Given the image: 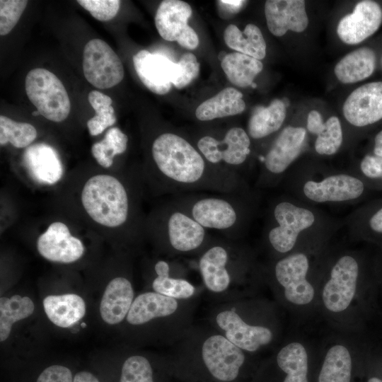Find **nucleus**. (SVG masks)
Returning a JSON list of instances; mask_svg holds the SVG:
<instances>
[{"mask_svg": "<svg viewBox=\"0 0 382 382\" xmlns=\"http://www.w3.org/2000/svg\"><path fill=\"white\" fill-rule=\"evenodd\" d=\"M178 74L173 82V86L181 89L195 79L199 73V64L192 53H185L177 63Z\"/></svg>", "mask_w": 382, "mask_h": 382, "instance_id": "nucleus-41", "label": "nucleus"}, {"mask_svg": "<svg viewBox=\"0 0 382 382\" xmlns=\"http://www.w3.org/2000/svg\"><path fill=\"white\" fill-rule=\"evenodd\" d=\"M34 303L28 296L13 295L0 299V340H6L12 325L18 320L30 316L34 311Z\"/></svg>", "mask_w": 382, "mask_h": 382, "instance_id": "nucleus-33", "label": "nucleus"}, {"mask_svg": "<svg viewBox=\"0 0 382 382\" xmlns=\"http://www.w3.org/2000/svg\"><path fill=\"white\" fill-rule=\"evenodd\" d=\"M367 226L372 233L378 236H382V206L369 216Z\"/></svg>", "mask_w": 382, "mask_h": 382, "instance_id": "nucleus-47", "label": "nucleus"}, {"mask_svg": "<svg viewBox=\"0 0 382 382\" xmlns=\"http://www.w3.org/2000/svg\"><path fill=\"white\" fill-rule=\"evenodd\" d=\"M120 382H154L150 361L141 355L128 357L122 365Z\"/></svg>", "mask_w": 382, "mask_h": 382, "instance_id": "nucleus-38", "label": "nucleus"}, {"mask_svg": "<svg viewBox=\"0 0 382 382\" xmlns=\"http://www.w3.org/2000/svg\"><path fill=\"white\" fill-rule=\"evenodd\" d=\"M28 1H0V35H6L15 27L25 10Z\"/></svg>", "mask_w": 382, "mask_h": 382, "instance_id": "nucleus-39", "label": "nucleus"}, {"mask_svg": "<svg viewBox=\"0 0 382 382\" xmlns=\"http://www.w3.org/2000/svg\"><path fill=\"white\" fill-rule=\"evenodd\" d=\"M43 307L48 318L61 328L72 326L86 313L83 299L74 294L47 296L43 300Z\"/></svg>", "mask_w": 382, "mask_h": 382, "instance_id": "nucleus-24", "label": "nucleus"}, {"mask_svg": "<svg viewBox=\"0 0 382 382\" xmlns=\"http://www.w3.org/2000/svg\"><path fill=\"white\" fill-rule=\"evenodd\" d=\"M34 126L27 122H18L6 116H0V144L8 142L14 147L21 149L29 146L37 137Z\"/></svg>", "mask_w": 382, "mask_h": 382, "instance_id": "nucleus-36", "label": "nucleus"}, {"mask_svg": "<svg viewBox=\"0 0 382 382\" xmlns=\"http://www.w3.org/2000/svg\"><path fill=\"white\" fill-rule=\"evenodd\" d=\"M352 368L349 349L340 343L332 345L325 354L318 382H350Z\"/></svg>", "mask_w": 382, "mask_h": 382, "instance_id": "nucleus-32", "label": "nucleus"}, {"mask_svg": "<svg viewBox=\"0 0 382 382\" xmlns=\"http://www.w3.org/2000/svg\"><path fill=\"white\" fill-rule=\"evenodd\" d=\"M226 45L240 52L258 60L266 55V42L260 28L254 24H248L241 31L236 25L231 24L224 32Z\"/></svg>", "mask_w": 382, "mask_h": 382, "instance_id": "nucleus-28", "label": "nucleus"}, {"mask_svg": "<svg viewBox=\"0 0 382 382\" xmlns=\"http://www.w3.org/2000/svg\"><path fill=\"white\" fill-rule=\"evenodd\" d=\"M127 141V135L118 127L110 128L102 141L93 144L92 155L99 165L110 168L113 163L114 157L126 151Z\"/></svg>", "mask_w": 382, "mask_h": 382, "instance_id": "nucleus-34", "label": "nucleus"}, {"mask_svg": "<svg viewBox=\"0 0 382 382\" xmlns=\"http://www.w3.org/2000/svg\"><path fill=\"white\" fill-rule=\"evenodd\" d=\"M37 248L46 260L61 263L75 262L84 253L81 241L73 236L68 226L60 221L52 223L39 236Z\"/></svg>", "mask_w": 382, "mask_h": 382, "instance_id": "nucleus-19", "label": "nucleus"}, {"mask_svg": "<svg viewBox=\"0 0 382 382\" xmlns=\"http://www.w3.org/2000/svg\"><path fill=\"white\" fill-rule=\"evenodd\" d=\"M286 115L283 100L274 99L267 107H256L248 122L247 132L253 139H261L278 131Z\"/></svg>", "mask_w": 382, "mask_h": 382, "instance_id": "nucleus-27", "label": "nucleus"}, {"mask_svg": "<svg viewBox=\"0 0 382 382\" xmlns=\"http://www.w3.org/2000/svg\"><path fill=\"white\" fill-rule=\"evenodd\" d=\"M83 71L86 79L100 89L113 87L124 77L120 57L105 41L98 38L89 40L84 47Z\"/></svg>", "mask_w": 382, "mask_h": 382, "instance_id": "nucleus-14", "label": "nucleus"}, {"mask_svg": "<svg viewBox=\"0 0 382 382\" xmlns=\"http://www.w3.org/2000/svg\"><path fill=\"white\" fill-rule=\"evenodd\" d=\"M88 100L96 112L95 116L87 122L88 129L91 136H97L116 122L115 110L111 105L112 100L110 97L98 91H91Z\"/></svg>", "mask_w": 382, "mask_h": 382, "instance_id": "nucleus-35", "label": "nucleus"}, {"mask_svg": "<svg viewBox=\"0 0 382 382\" xmlns=\"http://www.w3.org/2000/svg\"><path fill=\"white\" fill-rule=\"evenodd\" d=\"M177 42L183 47L194 50L199 45V38L195 31L190 26L183 33Z\"/></svg>", "mask_w": 382, "mask_h": 382, "instance_id": "nucleus-46", "label": "nucleus"}, {"mask_svg": "<svg viewBox=\"0 0 382 382\" xmlns=\"http://www.w3.org/2000/svg\"><path fill=\"white\" fill-rule=\"evenodd\" d=\"M367 382H382V378L378 376H371L368 379Z\"/></svg>", "mask_w": 382, "mask_h": 382, "instance_id": "nucleus-51", "label": "nucleus"}, {"mask_svg": "<svg viewBox=\"0 0 382 382\" xmlns=\"http://www.w3.org/2000/svg\"><path fill=\"white\" fill-rule=\"evenodd\" d=\"M26 94L41 115L55 122L68 117L71 103L62 81L51 71L42 68L30 70L25 81Z\"/></svg>", "mask_w": 382, "mask_h": 382, "instance_id": "nucleus-10", "label": "nucleus"}, {"mask_svg": "<svg viewBox=\"0 0 382 382\" xmlns=\"http://www.w3.org/2000/svg\"><path fill=\"white\" fill-rule=\"evenodd\" d=\"M174 345L175 349L198 357L210 375L222 382L236 380L246 360L247 352L212 327H191Z\"/></svg>", "mask_w": 382, "mask_h": 382, "instance_id": "nucleus-4", "label": "nucleus"}, {"mask_svg": "<svg viewBox=\"0 0 382 382\" xmlns=\"http://www.w3.org/2000/svg\"><path fill=\"white\" fill-rule=\"evenodd\" d=\"M276 361L286 374L283 382H308V357L301 342H291L283 346L277 354Z\"/></svg>", "mask_w": 382, "mask_h": 382, "instance_id": "nucleus-30", "label": "nucleus"}, {"mask_svg": "<svg viewBox=\"0 0 382 382\" xmlns=\"http://www.w3.org/2000/svg\"><path fill=\"white\" fill-rule=\"evenodd\" d=\"M134 289L129 279L117 277L112 279L105 288L100 313L108 324L115 325L126 318L134 301Z\"/></svg>", "mask_w": 382, "mask_h": 382, "instance_id": "nucleus-22", "label": "nucleus"}, {"mask_svg": "<svg viewBox=\"0 0 382 382\" xmlns=\"http://www.w3.org/2000/svg\"><path fill=\"white\" fill-rule=\"evenodd\" d=\"M172 202L207 230L240 241L248 230L256 209L252 191L233 193L193 192L173 197Z\"/></svg>", "mask_w": 382, "mask_h": 382, "instance_id": "nucleus-1", "label": "nucleus"}, {"mask_svg": "<svg viewBox=\"0 0 382 382\" xmlns=\"http://www.w3.org/2000/svg\"><path fill=\"white\" fill-rule=\"evenodd\" d=\"M307 129L312 134L318 136L325 129V122L321 115L316 110H311L307 118Z\"/></svg>", "mask_w": 382, "mask_h": 382, "instance_id": "nucleus-45", "label": "nucleus"}, {"mask_svg": "<svg viewBox=\"0 0 382 382\" xmlns=\"http://www.w3.org/2000/svg\"><path fill=\"white\" fill-rule=\"evenodd\" d=\"M316 209L288 197L275 199L270 205L264 228L269 249L282 257L293 253L302 236L322 226Z\"/></svg>", "mask_w": 382, "mask_h": 382, "instance_id": "nucleus-3", "label": "nucleus"}, {"mask_svg": "<svg viewBox=\"0 0 382 382\" xmlns=\"http://www.w3.org/2000/svg\"><path fill=\"white\" fill-rule=\"evenodd\" d=\"M191 6L180 0L161 1L155 15V25L163 39L178 41L190 27L187 22L192 16Z\"/></svg>", "mask_w": 382, "mask_h": 382, "instance_id": "nucleus-23", "label": "nucleus"}, {"mask_svg": "<svg viewBox=\"0 0 382 382\" xmlns=\"http://www.w3.org/2000/svg\"><path fill=\"white\" fill-rule=\"evenodd\" d=\"M376 282L377 289L380 288L382 291V275L381 277H376Z\"/></svg>", "mask_w": 382, "mask_h": 382, "instance_id": "nucleus-50", "label": "nucleus"}, {"mask_svg": "<svg viewBox=\"0 0 382 382\" xmlns=\"http://www.w3.org/2000/svg\"><path fill=\"white\" fill-rule=\"evenodd\" d=\"M32 115L33 116H37V115H40V112L38 110H35V111L32 112Z\"/></svg>", "mask_w": 382, "mask_h": 382, "instance_id": "nucleus-53", "label": "nucleus"}, {"mask_svg": "<svg viewBox=\"0 0 382 382\" xmlns=\"http://www.w3.org/2000/svg\"><path fill=\"white\" fill-rule=\"evenodd\" d=\"M245 108L242 93L228 87L201 103L195 110V116L202 122L211 121L241 114Z\"/></svg>", "mask_w": 382, "mask_h": 382, "instance_id": "nucleus-25", "label": "nucleus"}, {"mask_svg": "<svg viewBox=\"0 0 382 382\" xmlns=\"http://www.w3.org/2000/svg\"><path fill=\"white\" fill-rule=\"evenodd\" d=\"M135 71L143 84L151 92H169L178 74V64L164 55L141 50L133 57Z\"/></svg>", "mask_w": 382, "mask_h": 382, "instance_id": "nucleus-16", "label": "nucleus"}, {"mask_svg": "<svg viewBox=\"0 0 382 382\" xmlns=\"http://www.w3.org/2000/svg\"><path fill=\"white\" fill-rule=\"evenodd\" d=\"M343 141L340 120L332 116L325 122V129L317 136L314 149L320 155L331 156L338 151Z\"/></svg>", "mask_w": 382, "mask_h": 382, "instance_id": "nucleus-37", "label": "nucleus"}, {"mask_svg": "<svg viewBox=\"0 0 382 382\" xmlns=\"http://www.w3.org/2000/svg\"><path fill=\"white\" fill-rule=\"evenodd\" d=\"M306 140L305 128L290 125L284 127L266 154L259 157L262 168L259 173L257 185L262 187L276 185L301 154Z\"/></svg>", "mask_w": 382, "mask_h": 382, "instance_id": "nucleus-11", "label": "nucleus"}, {"mask_svg": "<svg viewBox=\"0 0 382 382\" xmlns=\"http://www.w3.org/2000/svg\"><path fill=\"white\" fill-rule=\"evenodd\" d=\"M251 86H252L253 88H256L257 85H256L255 83H253L251 85Z\"/></svg>", "mask_w": 382, "mask_h": 382, "instance_id": "nucleus-54", "label": "nucleus"}, {"mask_svg": "<svg viewBox=\"0 0 382 382\" xmlns=\"http://www.w3.org/2000/svg\"><path fill=\"white\" fill-rule=\"evenodd\" d=\"M246 1L220 0L216 1L219 15L221 18L228 19L236 14L246 4Z\"/></svg>", "mask_w": 382, "mask_h": 382, "instance_id": "nucleus-44", "label": "nucleus"}, {"mask_svg": "<svg viewBox=\"0 0 382 382\" xmlns=\"http://www.w3.org/2000/svg\"><path fill=\"white\" fill-rule=\"evenodd\" d=\"M152 229L163 250L173 256L199 255L213 238L208 230L172 202L156 214Z\"/></svg>", "mask_w": 382, "mask_h": 382, "instance_id": "nucleus-7", "label": "nucleus"}, {"mask_svg": "<svg viewBox=\"0 0 382 382\" xmlns=\"http://www.w3.org/2000/svg\"><path fill=\"white\" fill-rule=\"evenodd\" d=\"M81 203L88 215L97 224L119 228L135 216L129 190L115 176L99 174L90 178L81 195Z\"/></svg>", "mask_w": 382, "mask_h": 382, "instance_id": "nucleus-5", "label": "nucleus"}, {"mask_svg": "<svg viewBox=\"0 0 382 382\" xmlns=\"http://www.w3.org/2000/svg\"><path fill=\"white\" fill-rule=\"evenodd\" d=\"M221 68L232 84L245 88L254 83L263 64L260 60L236 52L227 54L221 61Z\"/></svg>", "mask_w": 382, "mask_h": 382, "instance_id": "nucleus-31", "label": "nucleus"}, {"mask_svg": "<svg viewBox=\"0 0 382 382\" xmlns=\"http://www.w3.org/2000/svg\"><path fill=\"white\" fill-rule=\"evenodd\" d=\"M374 155L382 158V130L374 138Z\"/></svg>", "mask_w": 382, "mask_h": 382, "instance_id": "nucleus-49", "label": "nucleus"}, {"mask_svg": "<svg viewBox=\"0 0 382 382\" xmlns=\"http://www.w3.org/2000/svg\"><path fill=\"white\" fill-rule=\"evenodd\" d=\"M310 265L308 255L301 251L279 257L272 265L269 275L289 303L303 306L314 299L315 289L308 279Z\"/></svg>", "mask_w": 382, "mask_h": 382, "instance_id": "nucleus-9", "label": "nucleus"}, {"mask_svg": "<svg viewBox=\"0 0 382 382\" xmlns=\"http://www.w3.org/2000/svg\"><path fill=\"white\" fill-rule=\"evenodd\" d=\"M192 303L189 300H179L154 291L144 292L137 296L126 316L132 325H141L158 317L192 314Z\"/></svg>", "mask_w": 382, "mask_h": 382, "instance_id": "nucleus-15", "label": "nucleus"}, {"mask_svg": "<svg viewBox=\"0 0 382 382\" xmlns=\"http://www.w3.org/2000/svg\"><path fill=\"white\" fill-rule=\"evenodd\" d=\"M74 382H100L98 378L91 373L88 371H80L77 373L74 378Z\"/></svg>", "mask_w": 382, "mask_h": 382, "instance_id": "nucleus-48", "label": "nucleus"}, {"mask_svg": "<svg viewBox=\"0 0 382 382\" xmlns=\"http://www.w3.org/2000/svg\"><path fill=\"white\" fill-rule=\"evenodd\" d=\"M77 2L100 21L113 18L120 6L119 0H78Z\"/></svg>", "mask_w": 382, "mask_h": 382, "instance_id": "nucleus-40", "label": "nucleus"}, {"mask_svg": "<svg viewBox=\"0 0 382 382\" xmlns=\"http://www.w3.org/2000/svg\"><path fill=\"white\" fill-rule=\"evenodd\" d=\"M156 277L152 282L154 292L179 300L192 299L196 289L188 280L180 275H170V265L160 260L154 265Z\"/></svg>", "mask_w": 382, "mask_h": 382, "instance_id": "nucleus-29", "label": "nucleus"}, {"mask_svg": "<svg viewBox=\"0 0 382 382\" xmlns=\"http://www.w3.org/2000/svg\"><path fill=\"white\" fill-rule=\"evenodd\" d=\"M364 190V183L360 178L346 173H328L320 178H306L299 185V196L315 204L355 201Z\"/></svg>", "mask_w": 382, "mask_h": 382, "instance_id": "nucleus-13", "label": "nucleus"}, {"mask_svg": "<svg viewBox=\"0 0 382 382\" xmlns=\"http://www.w3.org/2000/svg\"><path fill=\"white\" fill-rule=\"evenodd\" d=\"M208 320L212 328L247 353L263 349L274 339L272 327L255 316L251 318L248 304L240 299L219 303Z\"/></svg>", "mask_w": 382, "mask_h": 382, "instance_id": "nucleus-6", "label": "nucleus"}, {"mask_svg": "<svg viewBox=\"0 0 382 382\" xmlns=\"http://www.w3.org/2000/svg\"><path fill=\"white\" fill-rule=\"evenodd\" d=\"M226 55H227V53L226 52L221 51L219 52L218 55V58L221 62L226 57Z\"/></svg>", "mask_w": 382, "mask_h": 382, "instance_id": "nucleus-52", "label": "nucleus"}, {"mask_svg": "<svg viewBox=\"0 0 382 382\" xmlns=\"http://www.w3.org/2000/svg\"><path fill=\"white\" fill-rule=\"evenodd\" d=\"M239 241L213 236L198 255L203 284L219 301L239 299L241 286L255 270L253 254Z\"/></svg>", "mask_w": 382, "mask_h": 382, "instance_id": "nucleus-2", "label": "nucleus"}, {"mask_svg": "<svg viewBox=\"0 0 382 382\" xmlns=\"http://www.w3.org/2000/svg\"><path fill=\"white\" fill-rule=\"evenodd\" d=\"M250 137L241 127L228 129L221 139L204 135L197 141L196 146L211 164L236 173L247 162L251 153Z\"/></svg>", "mask_w": 382, "mask_h": 382, "instance_id": "nucleus-12", "label": "nucleus"}, {"mask_svg": "<svg viewBox=\"0 0 382 382\" xmlns=\"http://www.w3.org/2000/svg\"><path fill=\"white\" fill-rule=\"evenodd\" d=\"M360 170L366 178L382 180V158L375 155H366L360 162Z\"/></svg>", "mask_w": 382, "mask_h": 382, "instance_id": "nucleus-43", "label": "nucleus"}, {"mask_svg": "<svg viewBox=\"0 0 382 382\" xmlns=\"http://www.w3.org/2000/svg\"><path fill=\"white\" fill-rule=\"evenodd\" d=\"M265 15L270 32L277 37L288 30L301 33L308 25L305 1L303 0H267Z\"/></svg>", "mask_w": 382, "mask_h": 382, "instance_id": "nucleus-20", "label": "nucleus"}, {"mask_svg": "<svg viewBox=\"0 0 382 382\" xmlns=\"http://www.w3.org/2000/svg\"><path fill=\"white\" fill-rule=\"evenodd\" d=\"M376 62V54L371 49L361 47L340 59L334 72L340 82L354 83L370 76L375 69Z\"/></svg>", "mask_w": 382, "mask_h": 382, "instance_id": "nucleus-26", "label": "nucleus"}, {"mask_svg": "<svg viewBox=\"0 0 382 382\" xmlns=\"http://www.w3.org/2000/svg\"><path fill=\"white\" fill-rule=\"evenodd\" d=\"M364 267L356 254L340 255L329 269L321 291L325 308L330 313L345 312L355 301L357 293L364 286Z\"/></svg>", "mask_w": 382, "mask_h": 382, "instance_id": "nucleus-8", "label": "nucleus"}, {"mask_svg": "<svg viewBox=\"0 0 382 382\" xmlns=\"http://www.w3.org/2000/svg\"><path fill=\"white\" fill-rule=\"evenodd\" d=\"M343 115L353 126L361 127L382 119V81L371 82L352 91L343 105Z\"/></svg>", "mask_w": 382, "mask_h": 382, "instance_id": "nucleus-17", "label": "nucleus"}, {"mask_svg": "<svg viewBox=\"0 0 382 382\" xmlns=\"http://www.w3.org/2000/svg\"><path fill=\"white\" fill-rule=\"evenodd\" d=\"M81 326L85 327L86 324L84 323H81Z\"/></svg>", "mask_w": 382, "mask_h": 382, "instance_id": "nucleus-55", "label": "nucleus"}, {"mask_svg": "<svg viewBox=\"0 0 382 382\" xmlns=\"http://www.w3.org/2000/svg\"><path fill=\"white\" fill-rule=\"evenodd\" d=\"M382 23V8L374 1H359L352 13L344 16L337 27L339 38L348 45L361 42L377 31Z\"/></svg>", "mask_w": 382, "mask_h": 382, "instance_id": "nucleus-18", "label": "nucleus"}, {"mask_svg": "<svg viewBox=\"0 0 382 382\" xmlns=\"http://www.w3.org/2000/svg\"><path fill=\"white\" fill-rule=\"evenodd\" d=\"M37 382H74L71 371L65 366L53 365L46 368Z\"/></svg>", "mask_w": 382, "mask_h": 382, "instance_id": "nucleus-42", "label": "nucleus"}, {"mask_svg": "<svg viewBox=\"0 0 382 382\" xmlns=\"http://www.w3.org/2000/svg\"><path fill=\"white\" fill-rule=\"evenodd\" d=\"M23 160L31 177L40 183L53 185L62 177L60 159L55 150L46 144L28 146L24 152Z\"/></svg>", "mask_w": 382, "mask_h": 382, "instance_id": "nucleus-21", "label": "nucleus"}]
</instances>
